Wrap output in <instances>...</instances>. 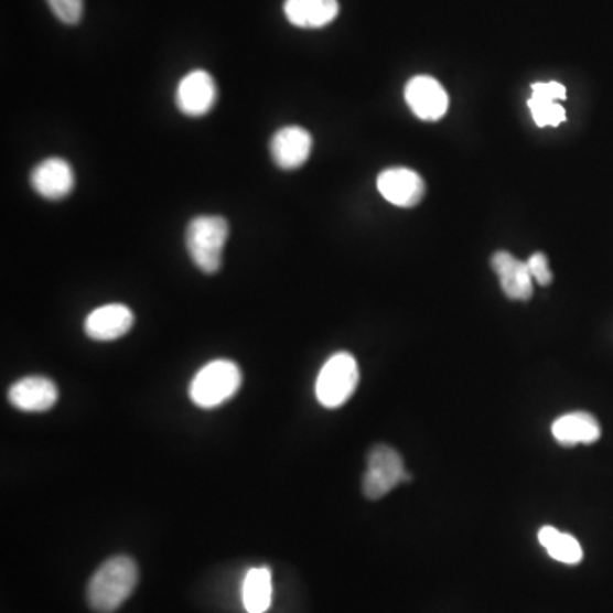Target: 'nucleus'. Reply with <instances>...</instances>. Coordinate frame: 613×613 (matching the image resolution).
Wrapping results in <instances>:
<instances>
[{
    "mask_svg": "<svg viewBox=\"0 0 613 613\" xmlns=\"http://www.w3.org/2000/svg\"><path fill=\"white\" fill-rule=\"evenodd\" d=\"M358 363L349 353H336L319 372L315 396L324 408H341L358 387Z\"/></svg>",
    "mask_w": 613,
    "mask_h": 613,
    "instance_id": "nucleus-4",
    "label": "nucleus"
},
{
    "mask_svg": "<svg viewBox=\"0 0 613 613\" xmlns=\"http://www.w3.org/2000/svg\"><path fill=\"white\" fill-rule=\"evenodd\" d=\"M552 434L562 447L591 445L599 442L602 428L595 416L577 411L561 416L552 423Z\"/></svg>",
    "mask_w": 613,
    "mask_h": 613,
    "instance_id": "nucleus-15",
    "label": "nucleus"
},
{
    "mask_svg": "<svg viewBox=\"0 0 613 613\" xmlns=\"http://www.w3.org/2000/svg\"><path fill=\"white\" fill-rule=\"evenodd\" d=\"M539 542L547 550L550 558L562 564H580L583 561V547L572 535L564 534L553 527H542L539 530Z\"/></svg>",
    "mask_w": 613,
    "mask_h": 613,
    "instance_id": "nucleus-17",
    "label": "nucleus"
},
{
    "mask_svg": "<svg viewBox=\"0 0 613 613\" xmlns=\"http://www.w3.org/2000/svg\"><path fill=\"white\" fill-rule=\"evenodd\" d=\"M531 96L539 98L552 99V101H564L568 98V90L561 83L550 80V83L531 84Z\"/></svg>",
    "mask_w": 613,
    "mask_h": 613,
    "instance_id": "nucleus-21",
    "label": "nucleus"
},
{
    "mask_svg": "<svg viewBox=\"0 0 613 613\" xmlns=\"http://www.w3.org/2000/svg\"><path fill=\"white\" fill-rule=\"evenodd\" d=\"M406 103L415 117L423 121H438L449 111V94L430 75H416L406 84Z\"/></svg>",
    "mask_w": 613,
    "mask_h": 613,
    "instance_id": "nucleus-6",
    "label": "nucleus"
},
{
    "mask_svg": "<svg viewBox=\"0 0 613 613\" xmlns=\"http://www.w3.org/2000/svg\"><path fill=\"white\" fill-rule=\"evenodd\" d=\"M217 103V84L206 71H191L176 89V105L183 115L200 118L208 115Z\"/></svg>",
    "mask_w": 613,
    "mask_h": 613,
    "instance_id": "nucleus-7",
    "label": "nucleus"
},
{
    "mask_svg": "<svg viewBox=\"0 0 613 613\" xmlns=\"http://www.w3.org/2000/svg\"><path fill=\"white\" fill-rule=\"evenodd\" d=\"M411 474L406 472L405 460L392 447L378 445L368 455L367 472L363 477V493L368 499H380L394 487L409 483Z\"/></svg>",
    "mask_w": 613,
    "mask_h": 613,
    "instance_id": "nucleus-5",
    "label": "nucleus"
},
{
    "mask_svg": "<svg viewBox=\"0 0 613 613\" xmlns=\"http://www.w3.org/2000/svg\"><path fill=\"white\" fill-rule=\"evenodd\" d=\"M527 266L534 281L542 284V287L552 283V271H550L549 261H547V256L544 252L531 255L528 258Z\"/></svg>",
    "mask_w": 613,
    "mask_h": 613,
    "instance_id": "nucleus-20",
    "label": "nucleus"
},
{
    "mask_svg": "<svg viewBox=\"0 0 613 613\" xmlns=\"http://www.w3.org/2000/svg\"><path fill=\"white\" fill-rule=\"evenodd\" d=\"M491 266L509 300H520V302L530 300L534 295V278L528 271L527 262L520 261L508 251H497L491 259Z\"/></svg>",
    "mask_w": 613,
    "mask_h": 613,
    "instance_id": "nucleus-12",
    "label": "nucleus"
},
{
    "mask_svg": "<svg viewBox=\"0 0 613 613\" xmlns=\"http://www.w3.org/2000/svg\"><path fill=\"white\" fill-rule=\"evenodd\" d=\"M283 12L293 26L318 30L333 23L340 14V2L337 0H284Z\"/></svg>",
    "mask_w": 613,
    "mask_h": 613,
    "instance_id": "nucleus-14",
    "label": "nucleus"
},
{
    "mask_svg": "<svg viewBox=\"0 0 613 613\" xmlns=\"http://www.w3.org/2000/svg\"><path fill=\"white\" fill-rule=\"evenodd\" d=\"M139 583V568L127 556L108 559L94 572L87 587V602L99 613L120 609Z\"/></svg>",
    "mask_w": 613,
    "mask_h": 613,
    "instance_id": "nucleus-1",
    "label": "nucleus"
},
{
    "mask_svg": "<svg viewBox=\"0 0 613 613\" xmlns=\"http://www.w3.org/2000/svg\"><path fill=\"white\" fill-rule=\"evenodd\" d=\"M271 595L273 587L270 568H255L247 572L243 588L247 613H265L271 606Z\"/></svg>",
    "mask_w": 613,
    "mask_h": 613,
    "instance_id": "nucleus-16",
    "label": "nucleus"
},
{
    "mask_svg": "<svg viewBox=\"0 0 613 613\" xmlns=\"http://www.w3.org/2000/svg\"><path fill=\"white\" fill-rule=\"evenodd\" d=\"M377 190L387 202L400 208H412L423 200V178L408 168H390L381 171L377 178Z\"/></svg>",
    "mask_w": 613,
    "mask_h": 613,
    "instance_id": "nucleus-8",
    "label": "nucleus"
},
{
    "mask_svg": "<svg viewBox=\"0 0 613 613\" xmlns=\"http://www.w3.org/2000/svg\"><path fill=\"white\" fill-rule=\"evenodd\" d=\"M9 400L19 411L45 412L56 405L58 389L46 377L21 378L9 389Z\"/></svg>",
    "mask_w": 613,
    "mask_h": 613,
    "instance_id": "nucleus-13",
    "label": "nucleus"
},
{
    "mask_svg": "<svg viewBox=\"0 0 613 613\" xmlns=\"http://www.w3.org/2000/svg\"><path fill=\"white\" fill-rule=\"evenodd\" d=\"M243 386V372L230 359H214L191 380L190 397L198 408L214 409L233 399Z\"/></svg>",
    "mask_w": 613,
    "mask_h": 613,
    "instance_id": "nucleus-3",
    "label": "nucleus"
},
{
    "mask_svg": "<svg viewBox=\"0 0 613 613\" xmlns=\"http://www.w3.org/2000/svg\"><path fill=\"white\" fill-rule=\"evenodd\" d=\"M527 105L530 108L531 117H534L537 127H559V125L566 121V111L559 105V101L539 98V96H530Z\"/></svg>",
    "mask_w": 613,
    "mask_h": 613,
    "instance_id": "nucleus-18",
    "label": "nucleus"
},
{
    "mask_svg": "<svg viewBox=\"0 0 613 613\" xmlns=\"http://www.w3.org/2000/svg\"><path fill=\"white\" fill-rule=\"evenodd\" d=\"M186 249L191 261L206 275L221 270L224 247L228 239V222L218 215H200L186 227Z\"/></svg>",
    "mask_w": 613,
    "mask_h": 613,
    "instance_id": "nucleus-2",
    "label": "nucleus"
},
{
    "mask_svg": "<svg viewBox=\"0 0 613 613\" xmlns=\"http://www.w3.org/2000/svg\"><path fill=\"white\" fill-rule=\"evenodd\" d=\"M58 21L68 26L79 24L84 14V0H46Z\"/></svg>",
    "mask_w": 613,
    "mask_h": 613,
    "instance_id": "nucleus-19",
    "label": "nucleus"
},
{
    "mask_svg": "<svg viewBox=\"0 0 613 613\" xmlns=\"http://www.w3.org/2000/svg\"><path fill=\"white\" fill-rule=\"evenodd\" d=\"M133 312L123 303H108L90 312L84 322V331L94 341H115L130 333Z\"/></svg>",
    "mask_w": 613,
    "mask_h": 613,
    "instance_id": "nucleus-11",
    "label": "nucleus"
},
{
    "mask_svg": "<svg viewBox=\"0 0 613 613\" xmlns=\"http://www.w3.org/2000/svg\"><path fill=\"white\" fill-rule=\"evenodd\" d=\"M31 186L36 195L50 202L67 198L75 186L74 169L65 159H45L31 172Z\"/></svg>",
    "mask_w": 613,
    "mask_h": 613,
    "instance_id": "nucleus-9",
    "label": "nucleus"
},
{
    "mask_svg": "<svg viewBox=\"0 0 613 613\" xmlns=\"http://www.w3.org/2000/svg\"><path fill=\"white\" fill-rule=\"evenodd\" d=\"M312 152V136L305 128L283 127L275 133L270 142L271 159L284 171L302 168Z\"/></svg>",
    "mask_w": 613,
    "mask_h": 613,
    "instance_id": "nucleus-10",
    "label": "nucleus"
}]
</instances>
